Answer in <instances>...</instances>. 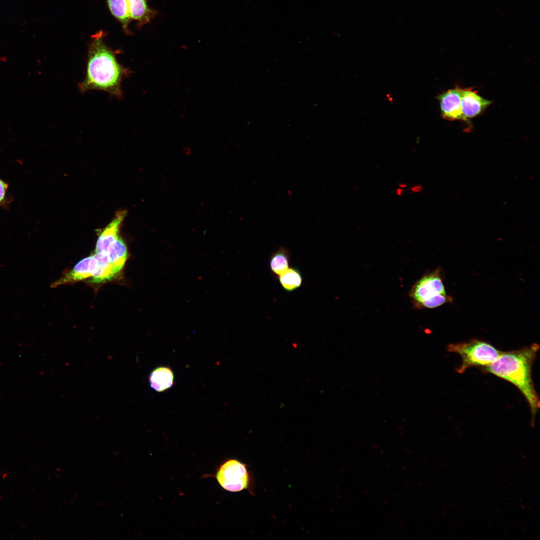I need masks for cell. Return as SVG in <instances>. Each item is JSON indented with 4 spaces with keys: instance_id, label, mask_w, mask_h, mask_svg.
<instances>
[{
    "instance_id": "cell-19",
    "label": "cell",
    "mask_w": 540,
    "mask_h": 540,
    "mask_svg": "<svg viewBox=\"0 0 540 540\" xmlns=\"http://www.w3.org/2000/svg\"><path fill=\"white\" fill-rule=\"evenodd\" d=\"M404 190L402 188H398L396 190V194L398 196H402V194L404 193Z\"/></svg>"
},
{
    "instance_id": "cell-3",
    "label": "cell",
    "mask_w": 540,
    "mask_h": 540,
    "mask_svg": "<svg viewBox=\"0 0 540 540\" xmlns=\"http://www.w3.org/2000/svg\"><path fill=\"white\" fill-rule=\"evenodd\" d=\"M448 350L460 356L462 362L456 370L460 374L472 366L486 367L490 365L502 352L490 344L476 339L449 344Z\"/></svg>"
},
{
    "instance_id": "cell-11",
    "label": "cell",
    "mask_w": 540,
    "mask_h": 540,
    "mask_svg": "<svg viewBox=\"0 0 540 540\" xmlns=\"http://www.w3.org/2000/svg\"><path fill=\"white\" fill-rule=\"evenodd\" d=\"M131 20L137 22L139 26L148 23L157 12L148 6L147 0H126Z\"/></svg>"
},
{
    "instance_id": "cell-20",
    "label": "cell",
    "mask_w": 540,
    "mask_h": 540,
    "mask_svg": "<svg viewBox=\"0 0 540 540\" xmlns=\"http://www.w3.org/2000/svg\"><path fill=\"white\" fill-rule=\"evenodd\" d=\"M398 186H399L400 188H406L407 186V184H404V183H399L398 184Z\"/></svg>"
},
{
    "instance_id": "cell-5",
    "label": "cell",
    "mask_w": 540,
    "mask_h": 540,
    "mask_svg": "<svg viewBox=\"0 0 540 540\" xmlns=\"http://www.w3.org/2000/svg\"><path fill=\"white\" fill-rule=\"evenodd\" d=\"M446 294L440 269L428 273L412 286L409 296L416 308L422 303L434 297Z\"/></svg>"
},
{
    "instance_id": "cell-17",
    "label": "cell",
    "mask_w": 540,
    "mask_h": 540,
    "mask_svg": "<svg viewBox=\"0 0 540 540\" xmlns=\"http://www.w3.org/2000/svg\"><path fill=\"white\" fill-rule=\"evenodd\" d=\"M9 184L0 178V207L6 210H9L10 204L14 200L13 196L8 193Z\"/></svg>"
},
{
    "instance_id": "cell-2",
    "label": "cell",
    "mask_w": 540,
    "mask_h": 540,
    "mask_svg": "<svg viewBox=\"0 0 540 540\" xmlns=\"http://www.w3.org/2000/svg\"><path fill=\"white\" fill-rule=\"evenodd\" d=\"M540 348L537 344L518 350L502 352L486 370L514 385L522 393L532 412V426L540 408V399L532 378V366Z\"/></svg>"
},
{
    "instance_id": "cell-4",
    "label": "cell",
    "mask_w": 540,
    "mask_h": 540,
    "mask_svg": "<svg viewBox=\"0 0 540 540\" xmlns=\"http://www.w3.org/2000/svg\"><path fill=\"white\" fill-rule=\"evenodd\" d=\"M225 490L230 492H239L248 490L252 494L254 480L248 466L240 461L234 458L225 460L213 475Z\"/></svg>"
},
{
    "instance_id": "cell-9",
    "label": "cell",
    "mask_w": 540,
    "mask_h": 540,
    "mask_svg": "<svg viewBox=\"0 0 540 540\" xmlns=\"http://www.w3.org/2000/svg\"><path fill=\"white\" fill-rule=\"evenodd\" d=\"M126 214L125 211L117 212L113 220L102 232L96 243V252L106 254L109 247L119 237L120 226Z\"/></svg>"
},
{
    "instance_id": "cell-12",
    "label": "cell",
    "mask_w": 540,
    "mask_h": 540,
    "mask_svg": "<svg viewBox=\"0 0 540 540\" xmlns=\"http://www.w3.org/2000/svg\"><path fill=\"white\" fill-rule=\"evenodd\" d=\"M96 261V271L90 280L92 283H100L110 280L118 274L110 262L106 254L95 252Z\"/></svg>"
},
{
    "instance_id": "cell-8",
    "label": "cell",
    "mask_w": 540,
    "mask_h": 540,
    "mask_svg": "<svg viewBox=\"0 0 540 540\" xmlns=\"http://www.w3.org/2000/svg\"><path fill=\"white\" fill-rule=\"evenodd\" d=\"M97 267V261L94 254L86 257L77 263L74 268L60 279L52 284V288L70 284L92 277Z\"/></svg>"
},
{
    "instance_id": "cell-13",
    "label": "cell",
    "mask_w": 540,
    "mask_h": 540,
    "mask_svg": "<svg viewBox=\"0 0 540 540\" xmlns=\"http://www.w3.org/2000/svg\"><path fill=\"white\" fill-rule=\"evenodd\" d=\"M106 254L110 262L118 274L128 258V249L124 240L118 237L109 247Z\"/></svg>"
},
{
    "instance_id": "cell-1",
    "label": "cell",
    "mask_w": 540,
    "mask_h": 540,
    "mask_svg": "<svg viewBox=\"0 0 540 540\" xmlns=\"http://www.w3.org/2000/svg\"><path fill=\"white\" fill-rule=\"evenodd\" d=\"M118 52L106 44L102 31L92 36L88 48L86 76L78 84L80 92L100 90L118 98L122 97V82L130 72L118 61Z\"/></svg>"
},
{
    "instance_id": "cell-6",
    "label": "cell",
    "mask_w": 540,
    "mask_h": 540,
    "mask_svg": "<svg viewBox=\"0 0 540 540\" xmlns=\"http://www.w3.org/2000/svg\"><path fill=\"white\" fill-rule=\"evenodd\" d=\"M492 102L479 96L472 88H462V120H468L481 114Z\"/></svg>"
},
{
    "instance_id": "cell-7",
    "label": "cell",
    "mask_w": 540,
    "mask_h": 540,
    "mask_svg": "<svg viewBox=\"0 0 540 540\" xmlns=\"http://www.w3.org/2000/svg\"><path fill=\"white\" fill-rule=\"evenodd\" d=\"M461 92L462 88H455L436 97L440 103L442 116L444 119L451 121L462 120Z\"/></svg>"
},
{
    "instance_id": "cell-18",
    "label": "cell",
    "mask_w": 540,
    "mask_h": 540,
    "mask_svg": "<svg viewBox=\"0 0 540 540\" xmlns=\"http://www.w3.org/2000/svg\"><path fill=\"white\" fill-rule=\"evenodd\" d=\"M422 190V186L420 184L415 185L410 188L411 192L413 193H418L420 192Z\"/></svg>"
},
{
    "instance_id": "cell-14",
    "label": "cell",
    "mask_w": 540,
    "mask_h": 540,
    "mask_svg": "<svg viewBox=\"0 0 540 540\" xmlns=\"http://www.w3.org/2000/svg\"><path fill=\"white\" fill-rule=\"evenodd\" d=\"M112 15L120 22L124 32L130 34L128 26L131 22L126 0H106Z\"/></svg>"
},
{
    "instance_id": "cell-10",
    "label": "cell",
    "mask_w": 540,
    "mask_h": 540,
    "mask_svg": "<svg viewBox=\"0 0 540 540\" xmlns=\"http://www.w3.org/2000/svg\"><path fill=\"white\" fill-rule=\"evenodd\" d=\"M150 386L157 392H163L172 388L174 374L168 366H160L153 370L148 376Z\"/></svg>"
},
{
    "instance_id": "cell-16",
    "label": "cell",
    "mask_w": 540,
    "mask_h": 540,
    "mask_svg": "<svg viewBox=\"0 0 540 540\" xmlns=\"http://www.w3.org/2000/svg\"><path fill=\"white\" fill-rule=\"evenodd\" d=\"M278 276L282 287L287 292H292L298 288L303 281L300 270L296 267L288 268Z\"/></svg>"
},
{
    "instance_id": "cell-15",
    "label": "cell",
    "mask_w": 540,
    "mask_h": 540,
    "mask_svg": "<svg viewBox=\"0 0 540 540\" xmlns=\"http://www.w3.org/2000/svg\"><path fill=\"white\" fill-rule=\"evenodd\" d=\"M290 254L288 250L281 246L270 256L269 266L272 272L276 276H280L289 268Z\"/></svg>"
}]
</instances>
